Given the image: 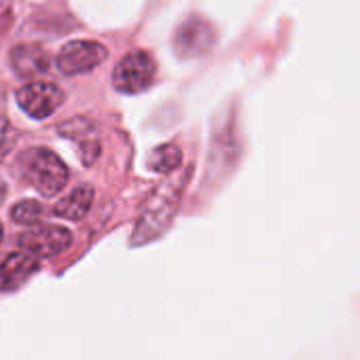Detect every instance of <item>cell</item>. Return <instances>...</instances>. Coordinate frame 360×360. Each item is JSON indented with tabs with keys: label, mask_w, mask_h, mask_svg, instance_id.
<instances>
[{
	"label": "cell",
	"mask_w": 360,
	"mask_h": 360,
	"mask_svg": "<svg viewBox=\"0 0 360 360\" xmlns=\"http://www.w3.org/2000/svg\"><path fill=\"white\" fill-rule=\"evenodd\" d=\"M187 178H189L187 172H174L150 193V198L146 200V204L138 217L134 233H131L134 246H144L148 242H155L169 229V225L180 208V200H183V193H185Z\"/></svg>",
	"instance_id": "obj_1"
},
{
	"label": "cell",
	"mask_w": 360,
	"mask_h": 360,
	"mask_svg": "<svg viewBox=\"0 0 360 360\" xmlns=\"http://www.w3.org/2000/svg\"><path fill=\"white\" fill-rule=\"evenodd\" d=\"M18 169L26 183L45 198L60 195L70 178L66 163L53 150L43 146L24 150L18 159Z\"/></svg>",
	"instance_id": "obj_2"
},
{
	"label": "cell",
	"mask_w": 360,
	"mask_h": 360,
	"mask_svg": "<svg viewBox=\"0 0 360 360\" xmlns=\"http://www.w3.org/2000/svg\"><path fill=\"white\" fill-rule=\"evenodd\" d=\"M155 81V62L146 51L127 53L112 72V85L121 94H140Z\"/></svg>",
	"instance_id": "obj_3"
},
{
	"label": "cell",
	"mask_w": 360,
	"mask_h": 360,
	"mask_svg": "<svg viewBox=\"0 0 360 360\" xmlns=\"http://www.w3.org/2000/svg\"><path fill=\"white\" fill-rule=\"evenodd\" d=\"M20 108L32 119H47L64 104V91L51 81H30L18 89Z\"/></svg>",
	"instance_id": "obj_4"
},
{
	"label": "cell",
	"mask_w": 360,
	"mask_h": 360,
	"mask_svg": "<svg viewBox=\"0 0 360 360\" xmlns=\"http://www.w3.org/2000/svg\"><path fill=\"white\" fill-rule=\"evenodd\" d=\"M106 58H108V51L98 41H70L60 49L56 64L62 75L72 77V75H83V72L98 68Z\"/></svg>",
	"instance_id": "obj_5"
},
{
	"label": "cell",
	"mask_w": 360,
	"mask_h": 360,
	"mask_svg": "<svg viewBox=\"0 0 360 360\" xmlns=\"http://www.w3.org/2000/svg\"><path fill=\"white\" fill-rule=\"evenodd\" d=\"M22 250L37 259H51L64 252L72 244V233L62 225H37L18 238Z\"/></svg>",
	"instance_id": "obj_6"
},
{
	"label": "cell",
	"mask_w": 360,
	"mask_h": 360,
	"mask_svg": "<svg viewBox=\"0 0 360 360\" xmlns=\"http://www.w3.org/2000/svg\"><path fill=\"white\" fill-rule=\"evenodd\" d=\"M217 32L204 18H189L180 24L174 37V49L180 58H198L212 49Z\"/></svg>",
	"instance_id": "obj_7"
},
{
	"label": "cell",
	"mask_w": 360,
	"mask_h": 360,
	"mask_svg": "<svg viewBox=\"0 0 360 360\" xmlns=\"http://www.w3.org/2000/svg\"><path fill=\"white\" fill-rule=\"evenodd\" d=\"M58 134L75 144L83 165H94L96 159L100 157V150H102L100 134H98V127L89 119L72 117L58 125Z\"/></svg>",
	"instance_id": "obj_8"
},
{
	"label": "cell",
	"mask_w": 360,
	"mask_h": 360,
	"mask_svg": "<svg viewBox=\"0 0 360 360\" xmlns=\"http://www.w3.org/2000/svg\"><path fill=\"white\" fill-rule=\"evenodd\" d=\"M39 269V259L26 250L0 257V292H13L24 286Z\"/></svg>",
	"instance_id": "obj_9"
},
{
	"label": "cell",
	"mask_w": 360,
	"mask_h": 360,
	"mask_svg": "<svg viewBox=\"0 0 360 360\" xmlns=\"http://www.w3.org/2000/svg\"><path fill=\"white\" fill-rule=\"evenodd\" d=\"M11 66L24 79H37L51 66L49 53L39 45H18L11 51Z\"/></svg>",
	"instance_id": "obj_10"
},
{
	"label": "cell",
	"mask_w": 360,
	"mask_h": 360,
	"mask_svg": "<svg viewBox=\"0 0 360 360\" xmlns=\"http://www.w3.org/2000/svg\"><path fill=\"white\" fill-rule=\"evenodd\" d=\"M94 198H96V193L89 185H79L56 204L53 214L60 219H66V221H83L87 217V212L91 210Z\"/></svg>",
	"instance_id": "obj_11"
},
{
	"label": "cell",
	"mask_w": 360,
	"mask_h": 360,
	"mask_svg": "<svg viewBox=\"0 0 360 360\" xmlns=\"http://www.w3.org/2000/svg\"><path fill=\"white\" fill-rule=\"evenodd\" d=\"M183 163V153L176 144H161L148 157V169L159 174H174Z\"/></svg>",
	"instance_id": "obj_12"
},
{
	"label": "cell",
	"mask_w": 360,
	"mask_h": 360,
	"mask_svg": "<svg viewBox=\"0 0 360 360\" xmlns=\"http://www.w3.org/2000/svg\"><path fill=\"white\" fill-rule=\"evenodd\" d=\"M11 219L20 225H37L43 219V206L34 200L18 202L11 210Z\"/></svg>",
	"instance_id": "obj_13"
},
{
	"label": "cell",
	"mask_w": 360,
	"mask_h": 360,
	"mask_svg": "<svg viewBox=\"0 0 360 360\" xmlns=\"http://www.w3.org/2000/svg\"><path fill=\"white\" fill-rule=\"evenodd\" d=\"M15 144V129L7 119L0 117V161H3Z\"/></svg>",
	"instance_id": "obj_14"
},
{
	"label": "cell",
	"mask_w": 360,
	"mask_h": 360,
	"mask_svg": "<svg viewBox=\"0 0 360 360\" xmlns=\"http://www.w3.org/2000/svg\"><path fill=\"white\" fill-rule=\"evenodd\" d=\"M5 195H7V187H5V183H3V180H0V202L5 200Z\"/></svg>",
	"instance_id": "obj_15"
},
{
	"label": "cell",
	"mask_w": 360,
	"mask_h": 360,
	"mask_svg": "<svg viewBox=\"0 0 360 360\" xmlns=\"http://www.w3.org/2000/svg\"><path fill=\"white\" fill-rule=\"evenodd\" d=\"M0 242H3V225H0Z\"/></svg>",
	"instance_id": "obj_16"
}]
</instances>
